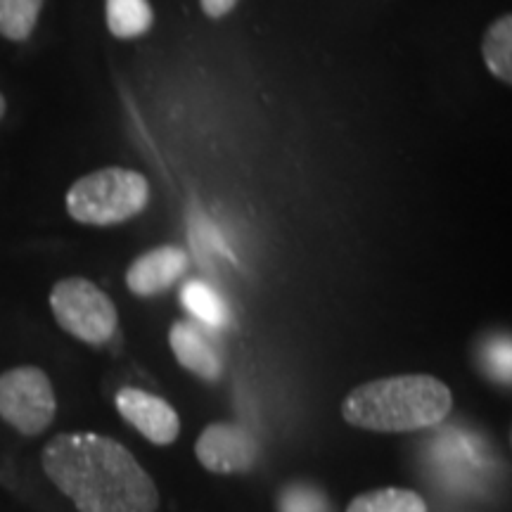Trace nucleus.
Masks as SVG:
<instances>
[{"mask_svg":"<svg viewBox=\"0 0 512 512\" xmlns=\"http://www.w3.org/2000/svg\"><path fill=\"white\" fill-rule=\"evenodd\" d=\"M147 0H107V27L117 38H138L152 27Z\"/></svg>","mask_w":512,"mask_h":512,"instance_id":"obj_11","label":"nucleus"},{"mask_svg":"<svg viewBox=\"0 0 512 512\" xmlns=\"http://www.w3.org/2000/svg\"><path fill=\"white\" fill-rule=\"evenodd\" d=\"M41 465L79 512L159 510L155 479L124 444L105 434H57L43 448Z\"/></svg>","mask_w":512,"mask_h":512,"instance_id":"obj_1","label":"nucleus"},{"mask_svg":"<svg viewBox=\"0 0 512 512\" xmlns=\"http://www.w3.org/2000/svg\"><path fill=\"white\" fill-rule=\"evenodd\" d=\"M50 309L64 332L93 347L107 344L117 332V306L86 278L60 280L50 292Z\"/></svg>","mask_w":512,"mask_h":512,"instance_id":"obj_4","label":"nucleus"},{"mask_svg":"<svg viewBox=\"0 0 512 512\" xmlns=\"http://www.w3.org/2000/svg\"><path fill=\"white\" fill-rule=\"evenodd\" d=\"M117 411L147 441L157 446L174 444L181 434V418L176 408L159 396L136 387H124L117 394Z\"/></svg>","mask_w":512,"mask_h":512,"instance_id":"obj_7","label":"nucleus"},{"mask_svg":"<svg viewBox=\"0 0 512 512\" xmlns=\"http://www.w3.org/2000/svg\"><path fill=\"white\" fill-rule=\"evenodd\" d=\"M188 268V254L174 245H164L138 256L126 273L128 290L138 297H152L169 290Z\"/></svg>","mask_w":512,"mask_h":512,"instance_id":"obj_8","label":"nucleus"},{"mask_svg":"<svg viewBox=\"0 0 512 512\" xmlns=\"http://www.w3.org/2000/svg\"><path fill=\"white\" fill-rule=\"evenodd\" d=\"M453 408L446 382L432 375H396L356 387L342 403V418L370 432H418L439 425Z\"/></svg>","mask_w":512,"mask_h":512,"instance_id":"obj_2","label":"nucleus"},{"mask_svg":"<svg viewBox=\"0 0 512 512\" xmlns=\"http://www.w3.org/2000/svg\"><path fill=\"white\" fill-rule=\"evenodd\" d=\"M43 0H0V36L27 41L34 31Z\"/></svg>","mask_w":512,"mask_h":512,"instance_id":"obj_14","label":"nucleus"},{"mask_svg":"<svg viewBox=\"0 0 512 512\" xmlns=\"http://www.w3.org/2000/svg\"><path fill=\"white\" fill-rule=\"evenodd\" d=\"M494 375L498 380L503 382H510V342L508 339H503L501 344H498L496 351H494Z\"/></svg>","mask_w":512,"mask_h":512,"instance_id":"obj_16","label":"nucleus"},{"mask_svg":"<svg viewBox=\"0 0 512 512\" xmlns=\"http://www.w3.org/2000/svg\"><path fill=\"white\" fill-rule=\"evenodd\" d=\"M347 512H427V503L418 491L411 489H377L358 494Z\"/></svg>","mask_w":512,"mask_h":512,"instance_id":"obj_10","label":"nucleus"},{"mask_svg":"<svg viewBox=\"0 0 512 512\" xmlns=\"http://www.w3.org/2000/svg\"><path fill=\"white\" fill-rule=\"evenodd\" d=\"M3 114H5V98L0 95V119H3Z\"/></svg>","mask_w":512,"mask_h":512,"instance_id":"obj_18","label":"nucleus"},{"mask_svg":"<svg viewBox=\"0 0 512 512\" xmlns=\"http://www.w3.org/2000/svg\"><path fill=\"white\" fill-rule=\"evenodd\" d=\"M235 5H238V0H202V10L214 19L226 17Z\"/></svg>","mask_w":512,"mask_h":512,"instance_id":"obj_17","label":"nucleus"},{"mask_svg":"<svg viewBox=\"0 0 512 512\" xmlns=\"http://www.w3.org/2000/svg\"><path fill=\"white\" fill-rule=\"evenodd\" d=\"M482 53L486 67L503 83L512 81V19L510 15L498 17L486 31Z\"/></svg>","mask_w":512,"mask_h":512,"instance_id":"obj_12","label":"nucleus"},{"mask_svg":"<svg viewBox=\"0 0 512 512\" xmlns=\"http://www.w3.org/2000/svg\"><path fill=\"white\" fill-rule=\"evenodd\" d=\"M57 399L50 377L36 366H17L0 375V418L24 437L53 425Z\"/></svg>","mask_w":512,"mask_h":512,"instance_id":"obj_5","label":"nucleus"},{"mask_svg":"<svg viewBox=\"0 0 512 512\" xmlns=\"http://www.w3.org/2000/svg\"><path fill=\"white\" fill-rule=\"evenodd\" d=\"M169 344L174 351L176 361L185 370L214 382L221 377L223 363L219 351L211 344L209 335L200 330V325H192L188 320H178L169 330Z\"/></svg>","mask_w":512,"mask_h":512,"instance_id":"obj_9","label":"nucleus"},{"mask_svg":"<svg viewBox=\"0 0 512 512\" xmlns=\"http://www.w3.org/2000/svg\"><path fill=\"white\" fill-rule=\"evenodd\" d=\"M183 306L188 309L197 320H202L204 325H211V328H219V325H226L228 320V309L219 297V292L211 290L207 283H200V280H192L181 290Z\"/></svg>","mask_w":512,"mask_h":512,"instance_id":"obj_13","label":"nucleus"},{"mask_svg":"<svg viewBox=\"0 0 512 512\" xmlns=\"http://www.w3.org/2000/svg\"><path fill=\"white\" fill-rule=\"evenodd\" d=\"M150 185L138 171L107 166L83 176L67 192V211L86 226L124 223L147 207Z\"/></svg>","mask_w":512,"mask_h":512,"instance_id":"obj_3","label":"nucleus"},{"mask_svg":"<svg viewBox=\"0 0 512 512\" xmlns=\"http://www.w3.org/2000/svg\"><path fill=\"white\" fill-rule=\"evenodd\" d=\"M283 512H325V503L311 491H290L283 498Z\"/></svg>","mask_w":512,"mask_h":512,"instance_id":"obj_15","label":"nucleus"},{"mask_svg":"<svg viewBox=\"0 0 512 512\" xmlns=\"http://www.w3.org/2000/svg\"><path fill=\"white\" fill-rule=\"evenodd\" d=\"M195 456L214 475H238L252 470L259 446L252 434L230 422H214L204 427L195 444Z\"/></svg>","mask_w":512,"mask_h":512,"instance_id":"obj_6","label":"nucleus"}]
</instances>
